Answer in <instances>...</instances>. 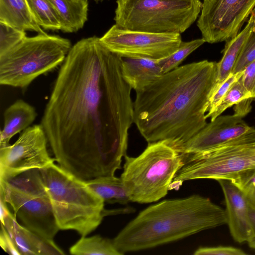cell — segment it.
Segmentation results:
<instances>
[{
  "mask_svg": "<svg viewBox=\"0 0 255 255\" xmlns=\"http://www.w3.org/2000/svg\"><path fill=\"white\" fill-rule=\"evenodd\" d=\"M26 37L25 31L0 22V55L9 51Z\"/></svg>",
  "mask_w": 255,
  "mask_h": 255,
  "instance_id": "obj_27",
  "label": "cell"
},
{
  "mask_svg": "<svg viewBox=\"0 0 255 255\" xmlns=\"http://www.w3.org/2000/svg\"><path fill=\"white\" fill-rule=\"evenodd\" d=\"M252 28V24L248 21L242 31L235 37L227 40L223 50V55L220 61L216 63V77L213 89L222 83L232 73L235 63L245 42L251 32Z\"/></svg>",
  "mask_w": 255,
  "mask_h": 255,
  "instance_id": "obj_20",
  "label": "cell"
},
{
  "mask_svg": "<svg viewBox=\"0 0 255 255\" xmlns=\"http://www.w3.org/2000/svg\"><path fill=\"white\" fill-rule=\"evenodd\" d=\"M248 243L250 248L255 249V235L248 242Z\"/></svg>",
  "mask_w": 255,
  "mask_h": 255,
  "instance_id": "obj_36",
  "label": "cell"
},
{
  "mask_svg": "<svg viewBox=\"0 0 255 255\" xmlns=\"http://www.w3.org/2000/svg\"><path fill=\"white\" fill-rule=\"evenodd\" d=\"M74 255H122L115 247L113 240L100 235L82 236L69 250Z\"/></svg>",
  "mask_w": 255,
  "mask_h": 255,
  "instance_id": "obj_22",
  "label": "cell"
},
{
  "mask_svg": "<svg viewBox=\"0 0 255 255\" xmlns=\"http://www.w3.org/2000/svg\"><path fill=\"white\" fill-rule=\"evenodd\" d=\"M57 13L63 32L82 28L88 20V0H49Z\"/></svg>",
  "mask_w": 255,
  "mask_h": 255,
  "instance_id": "obj_19",
  "label": "cell"
},
{
  "mask_svg": "<svg viewBox=\"0 0 255 255\" xmlns=\"http://www.w3.org/2000/svg\"><path fill=\"white\" fill-rule=\"evenodd\" d=\"M0 22L24 31L46 33L34 19L26 0H0Z\"/></svg>",
  "mask_w": 255,
  "mask_h": 255,
  "instance_id": "obj_18",
  "label": "cell"
},
{
  "mask_svg": "<svg viewBox=\"0 0 255 255\" xmlns=\"http://www.w3.org/2000/svg\"><path fill=\"white\" fill-rule=\"evenodd\" d=\"M95 1L98 2H102L104 0H94Z\"/></svg>",
  "mask_w": 255,
  "mask_h": 255,
  "instance_id": "obj_37",
  "label": "cell"
},
{
  "mask_svg": "<svg viewBox=\"0 0 255 255\" xmlns=\"http://www.w3.org/2000/svg\"><path fill=\"white\" fill-rule=\"evenodd\" d=\"M255 7V0H203L197 22L202 38L214 43L235 37Z\"/></svg>",
  "mask_w": 255,
  "mask_h": 255,
  "instance_id": "obj_11",
  "label": "cell"
},
{
  "mask_svg": "<svg viewBox=\"0 0 255 255\" xmlns=\"http://www.w3.org/2000/svg\"><path fill=\"white\" fill-rule=\"evenodd\" d=\"M85 182L105 203L126 205L130 201L121 177L102 176Z\"/></svg>",
  "mask_w": 255,
  "mask_h": 255,
  "instance_id": "obj_21",
  "label": "cell"
},
{
  "mask_svg": "<svg viewBox=\"0 0 255 255\" xmlns=\"http://www.w3.org/2000/svg\"><path fill=\"white\" fill-rule=\"evenodd\" d=\"M205 41L202 38L188 42L182 41L179 48L172 54L157 60L163 74L178 67V65L192 52L203 45Z\"/></svg>",
  "mask_w": 255,
  "mask_h": 255,
  "instance_id": "obj_24",
  "label": "cell"
},
{
  "mask_svg": "<svg viewBox=\"0 0 255 255\" xmlns=\"http://www.w3.org/2000/svg\"><path fill=\"white\" fill-rule=\"evenodd\" d=\"M252 24V30L255 31V7L253 9L249 20Z\"/></svg>",
  "mask_w": 255,
  "mask_h": 255,
  "instance_id": "obj_35",
  "label": "cell"
},
{
  "mask_svg": "<svg viewBox=\"0 0 255 255\" xmlns=\"http://www.w3.org/2000/svg\"><path fill=\"white\" fill-rule=\"evenodd\" d=\"M2 223L21 255H64V252L53 242L45 239L23 225L9 210L0 216Z\"/></svg>",
  "mask_w": 255,
  "mask_h": 255,
  "instance_id": "obj_15",
  "label": "cell"
},
{
  "mask_svg": "<svg viewBox=\"0 0 255 255\" xmlns=\"http://www.w3.org/2000/svg\"><path fill=\"white\" fill-rule=\"evenodd\" d=\"M241 78L244 87L252 94L254 99L255 92V60L246 67Z\"/></svg>",
  "mask_w": 255,
  "mask_h": 255,
  "instance_id": "obj_31",
  "label": "cell"
},
{
  "mask_svg": "<svg viewBox=\"0 0 255 255\" xmlns=\"http://www.w3.org/2000/svg\"><path fill=\"white\" fill-rule=\"evenodd\" d=\"M216 69L215 62H192L136 91L133 123L148 143L166 141L176 148L207 125Z\"/></svg>",
  "mask_w": 255,
  "mask_h": 255,
  "instance_id": "obj_2",
  "label": "cell"
},
{
  "mask_svg": "<svg viewBox=\"0 0 255 255\" xmlns=\"http://www.w3.org/2000/svg\"><path fill=\"white\" fill-rule=\"evenodd\" d=\"M110 51L122 57L158 60L174 53L182 42L181 34L155 33L124 29L113 25L100 38Z\"/></svg>",
  "mask_w": 255,
  "mask_h": 255,
  "instance_id": "obj_10",
  "label": "cell"
},
{
  "mask_svg": "<svg viewBox=\"0 0 255 255\" xmlns=\"http://www.w3.org/2000/svg\"><path fill=\"white\" fill-rule=\"evenodd\" d=\"M118 26L155 33H182L197 20L201 0H117Z\"/></svg>",
  "mask_w": 255,
  "mask_h": 255,
  "instance_id": "obj_7",
  "label": "cell"
},
{
  "mask_svg": "<svg viewBox=\"0 0 255 255\" xmlns=\"http://www.w3.org/2000/svg\"><path fill=\"white\" fill-rule=\"evenodd\" d=\"M72 46L69 39L58 35L26 36L0 55V84L26 88L40 75L62 65Z\"/></svg>",
  "mask_w": 255,
  "mask_h": 255,
  "instance_id": "obj_6",
  "label": "cell"
},
{
  "mask_svg": "<svg viewBox=\"0 0 255 255\" xmlns=\"http://www.w3.org/2000/svg\"><path fill=\"white\" fill-rule=\"evenodd\" d=\"M121 69L124 79L135 92L163 74L157 60L145 58L122 57Z\"/></svg>",
  "mask_w": 255,
  "mask_h": 255,
  "instance_id": "obj_16",
  "label": "cell"
},
{
  "mask_svg": "<svg viewBox=\"0 0 255 255\" xmlns=\"http://www.w3.org/2000/svg\"><path fill=\"white\" fill-rule=\"evenodd\" d=\"M225 209L199 195L162 201L141 211L113 240L122 254L182 239L227 224Z\"/></svg>",
  "mask_w": 255,
  "mask_h": 255,
  "instance_id": "obj_3",
  "label": "cell"
},
{
  "mask_svg": "<svg viewBox=\"0 0 255 255\" xmlns=\"http://www.w3.org/2000/svg\"><path fill=\"white\" fill-rule=\"evenodd\" d=\"M37 23L45 30H61L59 17L49 0H26Z\"/></svg>",
  "mask_w": 255,
  "mask_h": 255,
  "instance_id": "obj_23",
  "label": "cell"
},
{
  "mask_svg": "<svg viewBox=\"0 0 255 255\" xmlns=\"http://www.w3.org/2000/svg\"><path fill=\"white\" fill-rule=\"evenodd\" d=\"M254 130V127L249 126L239 116L234 114L220 115L175 149L183 154L202 152Z\"/></svg>",
  "mask_w": 255,
  "mask_h": 255,
  "instance_id": "obj_13",
  "label": "cell"
},
{
  "mask_svg": "<svg viewBox=\"0 0 255 255\" xmlns=\"http://www.w3.org/2000/svg\"><path fill=\"white\" fill-rule=\"evenodd\" d=\"M121 60L97 36L77 42L61 65L42 118L58 165L85 181L115 175L127 155L133 105Z\"/></svg>",
  "mask_w": 255,
  "mask_h": 255,
  "instance_id": "obj_1",
  "label": "cell"
},
{
  "mask_svg": "<svg viewBox=\"0 0 255 255\" xmlns=\"http://www.w3.org/2000/svg\"><path fill=\"white\" fill-rule=\"evenodd\" d=\"M242 250L230 246L200 247L197 249L195 255H245Z\"/></svg>",
  "mask_w": 255,
  "mask_h": 255,
  "instance_id": "obj_30",
  "label": "cell"
},
{
  "mask_svg": "<svg viewBox=\"0 0 255 255\" xmlns=\"http://www.w3.org/2000/svg\"><path fill=\"white\" fill-rule=\"evenodd\" d=\"M241 77L233 84L214 111L209 116L211 121L214 120L227 109L232 106L238 104L244 100L253 99L252 94L244 87Z\"/></svg>",
  "mask_w": 255,
  "mask_h": 255,
  "instance_id": "obj_25",
  "label": "cell"
},
{
  "mask_svg": "<svg viewBox=\"0 0 255 255\" xmlns=\"http://www.w3.org/2000/svg\"><path fill=\"white\" fill-rule=\"evenodd\" d=\"M39 170L59 229L82 236L94 231L106 216L104 201L85 181L54 163Z\"/></svg>",
  "mask_w": 255,
  "mask_h": 255,
  "instance_id": "obj_4",
  "label": "cell"
},
{
  "mask_svg": "<svg viewBox=\"0 0 255 255\" xmlns=\"http://www.w3.org/2000/svg\"><path fill=\"white\" fill-rule=\"evenodd\" d=\"M0 226V245L2 249L10 255H21L3 225L1 223Z\"/></svg>",
  "mask_w": 255,
  "mask_h": 255,
  "instance_id": "obj_32",
  "label": "cell"
},
{
  "mask_svg": "<svg viewBox=\"0 0 255 255\" xmlns=\"http://www.w3.org/2000/svg\"><path fill=\"white\" fill-rule=\"evenodd\" d=\"M0 194L23 226L45 239L53 240L60 229L39 169L29 170L0 179Z\"/></svg>",
  "mask_w": 255,
  "mask_h": 255,
  "instance_id": "obj_9",
  "label": "cell"
},
{
  "mask_svg": "<svg viewBox=\"0 0 255 255\" xmlns=\"http://www.w3.org/2000/svg\"><path fill=\"white\" fill-rule=\"evenodd\" d=\"M47 141L42 126L36 125L22 131L13 144L0 147V179L54 163L55 159L47 149Z\"/></svg>",
  "mask_w": 255,
  "mask_h": 255,
  "instance_id": "obj_12",
  "label": "cell"
},
{
  "mask_svg": "<svg viewBox=\"0 0 255 255\" xmlns=\"http://www.w3.org/2000/svg\"><path fill=\"white\" fill-rule=\"evenodd\" d=\"M3 116V128L0 133V147L9 144L10 139L14 135L30 127L37 113L32 106L22 100H18L6 109Z\"/></svg>",
  "mask_w": 255,
  "mask_h": 255,
  "instance_id": "obj_17",
  "label": "cell"
},
{
  "mask_svg": "<svg viewBox=\"0 0 255 255\" xmlns=\"http://www.w3.org/2000/svg\"><path fill=\"white\" fill-rule=\"evenodd\" d=\"M243 73V71L236 73H232L222 83L212 90L206 114V119L209 118L233 84L242 76Z\"/></svg>",
  "mask_w": 255,
  "mask_h": 255,
  "instance_id": "obj_28",
  "label": "cell"
},
{
  "mask_svg": "<svg viewBox=\"0 0 255 255\" xmlns=\"http://www.w3.org/2000/svg\"><path fill=\"white\" fill-rule=\"evenodd\" d=\"M183 155L184 164L169 190L178 189L187 180H230L240 172L255 167V130L210 150Z\"/></svg>",
  "mask_w": 255,
  "mask_h": 255,
  "instance_id": "obj_8",
  "label": "cell"
},
{
  "mask_svg": "<svg viewBox=\"0 0 255 255\" xmlns=\"http://www.w3.org/2000/svg\"><path fill=\"white\" fill-rule=\"evenodd\" d=\"M254 99H255V93H254Z\"/></svg>",
  "mask_w": 255,
  "mask_h": 255,
  "instance_id": "obj_38",
  "label": "cell"
},
{
  "mask_svg": "<svg viewBox=\"0 0 255 255\" xmlns=\"http://www.w3.org/2000/svg\"><path fill=\"white\" fill-rule=\"evenodd\" d=\"M121 174L125 188L131 202H156L167 194L184 156L166 141L149 143L136 157H124Z\"/></svg>",
  "mask_w": 255,
  "mask_h": 255,
  "instance_id": "obj_5",
  "label": "cell"
},
{
  "mask_svg": "<svg viewBox=\"0 0 255 255\" xmlns=\"http://www.w3.org/2000/svg\"><path fill=\"white\" fill-rule=\"evenodd\" d=\"M253 99L252 98L245 99L235 105L234 114L242 118L246 115L251 110V103Z\"/></svg>",
  "mask_w": 255,
  "mask_h": 255,
  "instance_id": "obj_33",
  "label": "cell"
},
{
  "mask_svg": "<svg viewBox=\"0 0 255 255\" xmlns=\"http://www.w3.org/2000/svg\"><path fill=\"white\" fill-rule=\"evenodd\" d=\"M223 192L230 232L239 243L248 242L254 236L249 216V203L241 190L231 180H218Z\"/></svg>",
  "mask_w": 255,
  "mask_h": 255,
  "instance_id": "obj_14",
  "label": "cell"
},
{
  "mask_svg": "<svg viewBox=\"0 0 255 255\" xmlns=\"http://www.w3.org/2000/svg\"><path fill=\"white\" fill-rule=\"evenodd\" d=\"M230 180L241 190L249 205L255 208V167L240 172Z\"/></svg>",
  "mask_w": 255,
  "mask_h": 255,
  "instance_id": "obj_26",
  "label": "cell"
},
{
  "mask_svg": "<svg viewBox=\"0 0 255 255\" xmlns=\"http://www.w3.org/2000/svg\"><path fill=\"white\" fill-rule=\"evenodd\" d=\"M255 60V31H251L245 42L235 63L232 73L244 70L246 67Z\"/></svg>",
  "mask_w": 255,
  "mask_h": 255,
  "instance_id": "obj_29",
  "label": "cell"
},
{
  "mask_svg": "<svg viewBox=\"0 0 255 255\" xmlns=\"http://www.w3.org/2000/svg\"><path fill=\"white\" fill-rule=\"evenodd\" d=\"M249 216L252 227L254 234L255 235V208L249 205Z\"/></svg>",
  "mask_w": 255,
  "mask_h": 255,
  "instance_id": "obj_34",
  "label": "cell"
}]
</instances>
